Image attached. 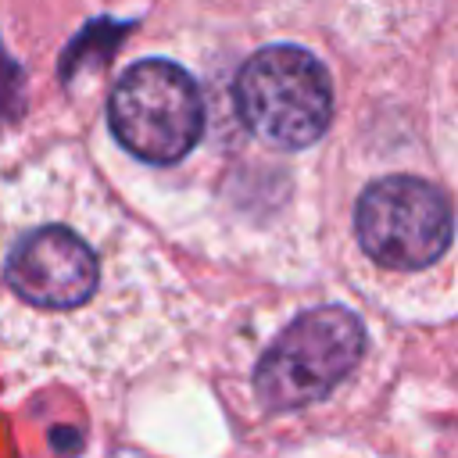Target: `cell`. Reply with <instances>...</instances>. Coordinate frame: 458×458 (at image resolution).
<instances>
[{
	"mask_svg": "<svg viewBox=\"0 0 458 458\" xmlns=\"http://www.w3.org/2000/svg\"><path fill=\"white\" fill-rule=\"evenodd\" d=\"M236 111L243 125L272 147L301 150L333 118V82L315 54L293 43L258 50L236 75Z\"/></svg>",
	"mask_w": 458,
	"mask_h": 458,
	"instance_id": "1",
	"label": "cell"
},
{
	"mask_svg": "<svg viewBox=\"0 0 458 458\" xmlns=\"http://www.w3.org/2000/svg\"><path fill=\"white\" fill-rule=\"evenodd\" d=\"M365 351V326L340 304L293 318L254 369V390L268 411H293L322 401Z\"/></svg>",
	"mask_w": 458,
	"mask_h": 458,
	"instance_id": "2",
	"label": "cell"
},
{
	"mask_svg": "<svg viewBox=\"0 0 458 458\" xmlns=\"http://www.w3.org/2000/svg\"><path fill=\"white\" fill-rule=\"evenodd\" d=\"M107 118L129 154L150 165H172L200 140L204 104L190 72L150 57L122 72L107 100Z\"/></svg>",
	"mask_w": 458,
	"mask_h": 458,
	"instance_id": "3",
	"label": "cell"
},
{
	"mask_svg": "<svg viewBox=\"0 0 458 458\" xmlns=\"http://www.w3.org/2000/svg\"><path fill=\"white\" fill-rule=\"evenodd\" d=\"M447 197L415 175H386L365 186L354 208V233L365 254L386 268H426L451 243Z\"/></svg>",
	"mask_w": 458,
	"mask_h": 458,
	"instance_id": "4",
	"label": "cell"
},
{
	"mask_svg": "<svg viewBox=\"0 0 458 458\" xmlns=\"http://www.w3.org/2000/svg\"><path fill=\"white\" fill-rule=\"evenodd\" d=\"M4 279L36 308H79L93 297L100 265L79 233L64 225H39L11 247Z\"/></svg>",
	"mask_w": 458,
	"mask_h": 458,
	"instance_id": "5",
	"label": "cell"
},
{
	"mask_svg": "<svg viewBox=\"0 0 458 458\" xmlns=\"http://www.w3.org/2000/svg\"><path fill=\"white\" fill-rule=\"evenodd\" d=\"M21 111V72L0 47V118H11Z\"/></svg>",
	"mask_w": 458,
	"mask_h": 458,
	"instance_id": "6",
	"label": "cell"
}]
</instances>
